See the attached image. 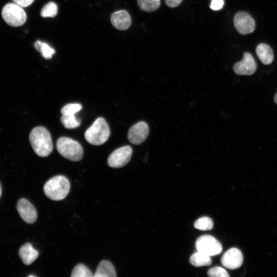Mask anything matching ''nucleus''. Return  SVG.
<instances>
[{
    "label": "nucleus",
    "instance_id": "f257e3e1",
    "mask_svg": "<svg viewBox=\"0 0 277 277\" xmlns=\"http://www.w3.org/2000/svg\"><path fill=\"white\" fill-rule=\"evenodd\" d=\"M29 140L34 151L41 157L48 156L53 150L51 135L44 127L33 128L30 133Z\"/></svg>",
    "mask_w": 277,
    "mask_h": 277
},
{
    "label": "nucleus",
    "instance_id": "f03ea898",
    "mask_svg": "<svg viewBox=\"0 0 277 277\" xmlns=\"http://www.w3.org/2000/svg\"><path fill=\"white\" fill-rule=\"evenodd\" d=\"M70 184L68 179L63 175H56L49 180L44 185V191L50 199L60 201L68 195Z\"/></svg>",
    "mask_w": 277,
    "mask_h": 277
},
{
    "label": "nucleus",
    "instance_id": "7ed1b4c3",
    "mask_svg": "<svg viewBox=\"0 0 277 277\" xmlns=\"http://www.w3.org/2000/svg\"><path fill=\"white\" fill-rule=\"evenodd\" d=\"M110 136V128L105 120L101 117L96 118L85 132L86 141L93 145H101L105 143Z\"/></svg>",
    "mask_w": 277,
    "mask_h": 277
},
{
    "label": "nucleus",
    "instance_id": "20e7f679",
    "mask_svg": "<svg viewBox=\"0 0 277 277\" xmlns=\"http://www.w3.org/2000/svg\"><path fill=\"white\" fill-rule=\"evenodd\" d=\"M56 148L61 155L72 161H79L83 156L81 145L69 137H60L56 142Z\"/></svg>",
    "mask_w": 277,
    "mask_h": 277
},
{
    "label": "nucleus",
    "instance_id": "39448f33",
    "mask_svg": "<svg viewBox=\"0 0 277 277\" xmlns=\"http://www.w3.org/2000/svg\"><path fill=\"white\" fill-rule=\"evenodd\" d=\"M2 16L5 22L12 27H19L26 21L27 15L23 8L13 3H8L2 9Z\"/></svg>",
    "mask_w": 277,
    "mask_h": 277
},
{
    "label": "nucleus",
    "instance_id": "423d86ee",
    "mask_svg": "<svg viewBox=\"0 0 277 277\" xmlns=\"http://www.w3.org/2000/svg\"><path fill=\"white\" fill-rule=\"evenodd\" d=\"M198 251L209 256L220 254L222 251L221 244L213 236L204 235L199 237L195 242Z\"/></svg>",
    "mask_w": 277,
    "mask_h": 277
},
{
    "label": "nucleus",
    "instance_id": "0eeeda50",
    "mask_svg": "<svg viewBox=\"0 0 277 277\" xmlns=\"http://www.w3.org/2000/svg\"><path fill=\"white\" fill-rule=\"evenodd\" d=\"M132 149L129 146H124L115 149L109 156L107 163L112 168H121L130 160Z\"/></svg>",
    "mask_w": 277,
    "mask_h": 277
},
{
    "label": "nucleus",
    "instance_id": "6e6552de",
    "mask_svg": "<svg viewBox=\"0 0 277 277\" xmlns=\"http://www.w3.org/2000/svg\"><path fill=\"white\" fill-rule=\"evenodd\" d=\"M233 24L238 32L243 35L252 32L255 27L254 19L244 11H239L235 14Z\"/></svg>",
    "mask_w": 277,
    "mask_h": 277
},
{
    "label": "nucleus",
    "instance_id": "1a4fd4ad",
    "mask_svg": "<svg viewBox=\"0 0 277 277\" xmlns=\"http://www.w3.org/2000/svg\"><path fill=\"white\" fill-rule=\"evenodd\" d=\"M149 127L145 122H139L130 127L128 138L131 143L139 145L143 143L149 134Z\"/></svg>",
    "mask_w": 277,
    "mask_h": 277
},
{
    "label": "nucleus",
    "instance_id": "9d476101",
    "mask_svg": "<svg viewBox=\"0 0 277 277\" xmlns=\"http://www.w3.org/2000/svg\"><path fill=\"white\" fill-rule=\"evenodd\" d=\"M233 69L238 75H250L255 72L256 64L250 53L245 52L242 60L235 63Z\"/></svg>",
    "mask_w": 277,
    "mask_h": 277
},
{
    "label": "nucleus",
    "instance_id": "9b49d317",
    "mask_svg": "<svg viewBox=\"0 0 277 277\" xmlns=\"http://www.w3.org/2000/svg\"><path fill=\"white\" fill-rule=\"evenodd\" d=\"M243 262V256L241 251L238 248H232L228 250L221 259L222 265L229 269L239 268Z\"/></svg>",
    "mask_w": 277,
    "mask_h": 277
},
{
    "label": "nucleus",
    "instance_id": "f8f14e48",
    "mask_svg": "<svg viewBox=\"0 0 277 277\" xmlns=\"http://www.w3.org/2000/svg\"><path fill=\"white\" fill-rule=\"evenodd\" d=\"M17 210L22 219L28 224L37 219V212L33 205L27 200L21 199L17 204Z\"/></svg>",
    "mask_w": 277,
    "mask_h": 277
},
{
    "label": "nucleus",
    "instance_id": "ddd939ff",
    "mask_svg": "<svg viewBox=\"0 0 277 277\" xmlns=\"http://www.w3.org/2000/svg\"><path fill=\"white\" fill-rule=\"evenodd\" d=\"M111 22L117 29L125 30L130 26L131 18L127 11L122 10L112 13L111 16Z\"/></svg>",
    "mask_w": 277,
    "mask_h": 277
},
{
    "label": "nucleus",
    "instance_id": "4468645a",
    "mask_svg": "<svg viewBox=\"0 0 277 277\" xmlns=\"http://www.w3.org/2000/svg\"><path fill=\"white\" fill-rule=\"evenodd\" d=\"M18 253L23 263L27 265L32 263L38 256V252L34 249L29 243L22 245L19 248Z\"/></svg>",
    "mask_w": 277,
    "mask_h": 277
},
{
    "label": "nucleus",
    "instance_id": "2eb2a0df",
    "mask_svg": "<svg viewBox=\"0 0 277 277\" xmlns=\"http://www.w3.org/2000/svg\"><path fill=\"white\" fill-rule=\"evenodd\" d=\"M116 271L113 264L109 261L103 260L98 264L93 275L94 277H115Z\"/></svg>",
    "mask_w": 277,
    "mask_h": 277
},
{
    "label": "nucleus",
    "instance_id": "dca6fc26",
    "mask_svg": "<svg viewBox=\"0 0 277 277\" xmlns=\"http://www.w3.org/2000/svg\"><path fill=\"white\" fill-rule=\"evenodd\" d=\"M256 53L264 65L270 64L273 61V53L270 47L266 44H259L256 48Z\"/></svg>",
    "mask_w": 277,
    "mask_h": 277
},
{
    "label": "nucleus",
    "instance_id": "f3484780",
    "mask_svg": "<svg viewBox=\"0 0 277 277\" xmlns=\"http://www.w3.org/2000/svg\"><path fill=\"white\" fill-rule=\"evenodd\" d=\"M189 261L195 267L209 266L212 263L210 256L200 251L193 253Z\"/></svg>",
    "mask_w": 277,
    "mask_h": 277
},
{
    "label": "nucleus",
    "instance_id": "a211bd4d",
    "mask_svg": "<svg viewBox=\"0 0 277 277\" xmlns=\"http://www.w3.org/2000/svg\"><path fill=\"white\" fill-rule=\"evenodd\" d=\"M35 49L41 53L45 59H50L55 53V50L48 44L41 41H36L34 44Z\"/></svg>",
    "mask_w": 277,
    "mask_h": 277
},
{
    "label": "nucleus",
    "instance_id": "6ab92c4d",
    "mask_svg": "<svg viewBox=\"0 0 277 277\" xmlns=\"http://www.w3.org/2000/svg\"><path fill=\"white\" fill-rule=\"evenodd\" d=\"M137 4L141 10L151 12L159 8L161 0H137Z\"/></svg>",
    "mask_w": 277,
    "mask_h": 277
},
{
    "label": "nucleus",
    "instance_id": "aec40b11",
    "mask_svg": "<svg viewBox=\"0 0 277 277\" xmlns=\"http://www.w3.org/2000/svg\"><path fill=\"white\" fill-rule=\"evenodd\" d=\"M61 121L67 129H74L80 126L81 122L75 115H62Z\"/></svg>",
    "mask_w": 277,
    "mask_h": 277
},
{
    "label": "nucleus",
    "instance_id": "412c9836",
    "mask_svg": "<svg viewBox=\"0 0 277 277\" xmlns=\"http://www.w3.org/2000/svg\"><path fill=\"white\" fill-rule=\"evenodd\" d=\"M71 277H91L93 276L90 270L83 264H77L72 271Z\"/></svg>",
    "mask_w": 277,
    "mask_h": 277
},
{
    "label": "nucleus",
    "instance_id": "4be33fe9",
    "mask_svg": "<svg viewBox=\"0 0 277 277\" xmlns=\"http://www.w3.org/2000/svg\"><path fill=\"white\" fill-rule=\"evenodd\" d=\"M57 11V5L53 2H50L43 6L41 11V15L43 17H54L56 15Z\"/></svg>",
    "mask_w": 277,
    "mask_h": 277
},
{
    "label": "nucleus",
    "instance_id": "5701e85b",
    "mask_svg": "<svg viewBox=\"0 0 277 277\" xmlns=\"http://www.w3.org/2000/svg\"><path fill=\"white\" fill-rule=\"evenodd\" d=\"M194 227L200 230H209L212 229L213 224L212 220L207 216L197 219L194 224Z\"/></svg>",
    "mask_w": 277,
    "mask_h": 277
},
{
    "label": "nucleus",
    "instance_id": "b1692460",
    "mask_svg": "<svg viewBox=\"0 0 277 277\" xmlns=\"http://www.w3.org/2000/svg\"><path fill=\"white\" fill-rule=\"evenodd\" d=\"M82 108L81 104L78 103H70L65 105L61 109L62 115H75Z\"/></svg>",
    "mask_w": 277,
    "mask_h": 277
},
{
    "label": "nucleus",
    "instance_id": "393cba45",
    "mask_svg": "<svg viewBox=\"0 0 277 277\" xmlns=\"http://www.w3.org/2000/svg\"><path fill=\"white\" fill-rule=\"evenodd\" d=\"M210 277H228L229 276L227 271L221 267H214L210 268L207 272Z\"/></svg>",
    "mask_w": 277,
    "mask_h": 277
},
{
    "label": "nucleus",
    "instance_id": "a878e982",
    "mask_svg": "<svg viewBox=\"0 0 277 277\" xmlns=\"http://www.w3.org/2000/svg\"><path fill=\"white\" fill-rule=\"evenodd\" d=\"M224 4L223 0H212L210 7L213 10H219L223 8Z\"/></svg>",
    "mask_w": 277,
    "mask_h": 277
},
{
    "label": "nucleus",
    "instance_id": "bb28decb",
    "mask_svg": "<svg viewBox=\"0 0 277 277\" xmlns=\"http://www.w3.org/2000/svg\"><path fill=\"white\" fill-rule=\"evenodd\" d=\"M13 2L22 8L28 7L34 0H12Z\"/></svg>",
    "mask_w": 277,
    "mask_h": 277
},
{
    "label": "nucleus",
    "instance_id": "cd10ccee",
    "mask_svg": "<svg viewBox=\"0 0 277 277\" xmlns=\"http://www.w3.org/2000/svg\"><path fill=\"white\" fill-rule=\"evenodd\" d=\"M183 0H165V2L167 6L170 8H174L182 3Z\"/></svg>",
    "mask_w": 277,
    "mask_h": 277
},
{
    "label": "nucleus",
    "instance_id": "c85d7f7f",
    "mask_svg": "<svg viewBox=\"0 0 277 277\" xmlns=\"http://www.w3.org/2000/svg\"><path fill=\"white\" fill-rule=\"evenodd\" d=\"M274 100L275 103L277 104V92L274 96Z\"/></svg>",
    "mask_w": 277,
    "mask_h": 277
},
{
    "label": "nucleus",
    "instance_id": "c756f323",
    "mask_svg": "<svg viewBox=\"0 0 277 277\" xmlns=\"http://www.w3.org/2000/svg\"><path fill=\"white\" fill-rule=\"evenodd\" d=\"M1 194H2V188H1V184H0V197L1 196Z\"/></svg>",
    "mask_w": 277,
    "mask_h": 277
}]
</instances>
